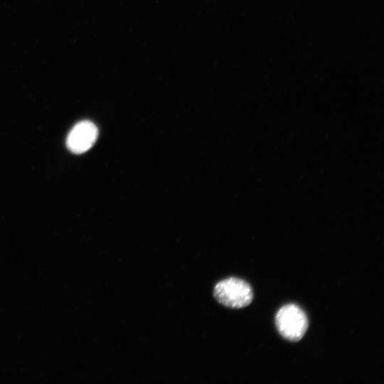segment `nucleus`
<instances>
[{
	"label": "nucleus",
	"instance_id": "f257e3e1",
	"mask_svg": "<svg viewBox=\"0 0 384 384\" xmlns=\"http://www.w3.org/2000/svg\"><path fill=\"white\" fill-rule=\"evenodd\" d=\"M213 296L225 306L241 309L252 302L253 292L250 285L245 281L236 277H229L215 284Z\"/></svg>",
	"mask_w": 384,
	"mask_h": 384
},
{
	"label": "nucleus",
	"instance_id": "7ed1b4c3",
	"mask_svg": "<svg viewBox=\"0 0 384 384\" xmlns=\"http://www.w3.org/2000/svg\"><path fill=\"white\" fill-rule=\"evenodd\" d=\"M98 136L96 125L88 120L77 123L70 131L66 139L68 149L73 153L80 154L89 150Z\"/></svg>",
	"mask_w": 384,
	"mask_h": 384
},
{
	"label": "nucleus",
	"instance_id": "f03ea898",
	"mask_svg": "<svg viewBox=\"0 0 384 384\" xmlns=\"http://www.w3.org/2000/svg\"><path fill=\"white\" fill-rule=\"evenodd\" d=\"M275 324L280 335L290 341H298L305 334L308 319L304 311L297 305L289 304L277 311Z\"/></svg>",
	"mask_w": 384,
	"mask_h": 384
}]
</instances>
